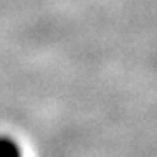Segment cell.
Listing matches in <instances>:
<instances>
[{
	"mask_svg": "<svg viewBox=\"0 0 157 157\" xmlns=\"http://www.w3.org/2000/svg\"><path fill=\"white\" fill-rule=\"evenodd\" d=\"M0 157H23L21 147L12 136L0 135Z\"/></svg>",
	"mask_w": 157,
	"mask_h": 157,
	"instance_id": "6da1fadb",
	"label": "cell"
}]
</instances>
